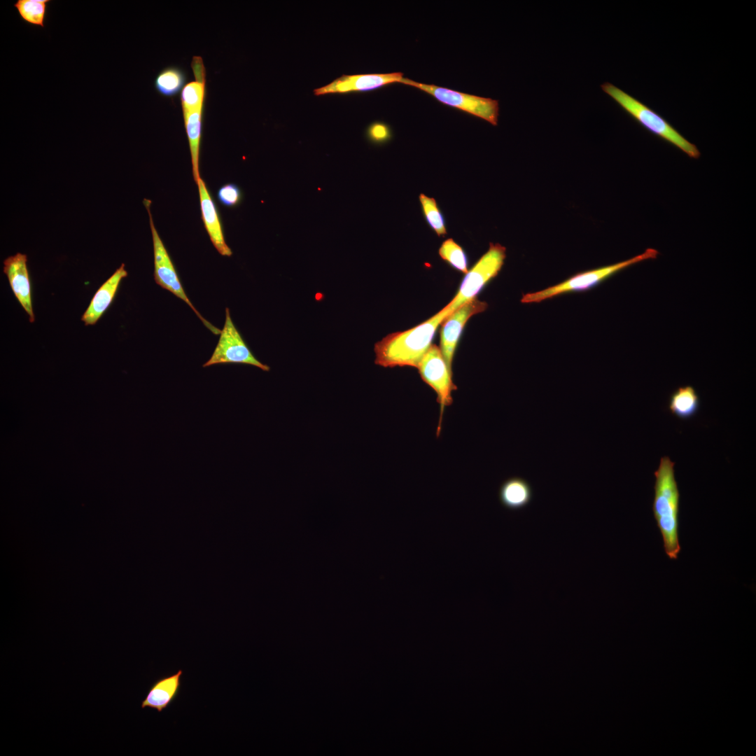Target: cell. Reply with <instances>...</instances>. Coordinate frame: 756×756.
Here are the masks:
<instances>
[{"label": "cell", "mask_w": 756, "mask_h": 756, "mask_svg": "<svg viewBox=\"0 0 756 756\" xmlns=\"http://www.w3.org/2000/svg\"><path fill=\"white\" fill-rule=\"evenodd\" d=\"M452 312L449 303L424 322L412 328L395 332L374 344V363L384 368H417L431 345L438 327Z\"/></svg>", "instance_id": "cell-1"}, {"label": "cell", "mask_w": 756, "mask_h": 756, "mask_svg": "<svg viewBox=\"0 0 756 756\" xmlns=\"http://www.w3.org/2000/svg\"><path fill=\"white\" fill-rule=\"evenodd\" d=\"M674 463L668 456L662 457L654 472V497L652 510L662 536L667 556L678 559L680 551L678 537L680 492L675 478Z\"/></svg>", "instance_id": "cell-2"}, {"label": "cell", "mask_w": 756, "mask_h": 756, "mask_svg": "<svg viewBox=\"0 0 756 756\" xmlns=\"http://www.w3.org/2000/svg\"><path fill=\"white\" fill-rule=\"evenodd\" d=\"M601 88L647 130L677 147L690 158L698 159L700 157L697 147L652 109L610 83L606 82Z\"/></svg>", "instance_id": "cell-3"}, {"label": "cell", "mask_w": 756, "mask_h": 756, "mask_svg": "<svg viewBox=\"0 0 756 756\" xmlns=\"http://www.w3.org/2000/svg\"><path fill=\"white\" fill-rule=\"evenodd\" d=\"M658 255L659 252L656 249L647 248L643 253L626 260L579 273L544 290L524 294L521 302L522 303L540 302L561 294L589 290L615 273L640 262L654 259Z\"/></svg>", "instance_id": "cell-4"}, {"label": "cell", "mask_w": 756, "mask_h": 756, "mask_svg": "<svg viewBox=\"0 0 756 756\" xmlns=\"http://www.w3.org/2000/svg\"><path fill=\"white\" fill-rule=\"evenodd\" d=\"M506 257V248L500 244L490 243L488 251L465 274L456 295L449 302L452 311L477 298L483 288L501 270Z\"/></svg>", "instance_id": "cell-5"}, {"label": "cell", "mask_w": 756, "mask_h": 756, "mask_svg": "<svg viewBox=\"0 0 756 756\" xmlns=\"http://www.w3.org/2000/svg\"><path fill=\"white\" fill-rule=\"evenodd\" d=\"M143 203L148 214L152 234L154 255V279L155 283L184 301L194 311L208 330L214 335H219L221 330L206 321L189 300L182 286L172 259L155 228L150 211L151 201L145 198Z\"/></svg>", "instance_id": "cell-6"}, {"label": "cell", "mask_w": 756, "mask_h": 756, "mask_svg": "<svg viewBox=\"0 0 756 756\" xmlns=\"http://www.w3.org/2000/svg\"><path fill=\"white\" fill-rule=\"evenodd\" d=\"M400 83L411 85L433 96L442 104L457 108L497 125L499 104L496 99L463 93L435 85L424 84L403 78Z\"/></svg>", "instance_id": "cell-7"}, {"label": "cell", "mask_w": 756, "mask_h": 756, "mask_svg": "<svg viewBox=\"0 0 756 756\" xmlns=\"http://www.w3.org/2000/svg\"><path fill=\"white\" fill-rule=\"evenodd\" d=\"M416 368L422 380L431 387L437 395V401L440 405V418L437 428V436H439L444 408L452 404V392L457 388L452 379L453 373L448 368L440 347L435 344L430 345Z\"/></svg>", "instance_id": "cell-8"}, {"label": "cell", "mask_w": 756, "mask_h": 756, "mask_svg": "<svg viewBox=\"0 0 756 756\" xmlns=\"http://www.w3.org/2000/svg\"><path fill=\"white\" fill-rule=\"evenodd\" d=\"M236 363L253 365L268 372L270 368L259 361L252 354L234 325L230 309H225V320L220 337L211 358L203 365Z\"/></svg>", "instance_id": "cell-9"}, {"label": "cell", "mask_w": 756, "mask_h": 756, "mask_svg": "<svg viewBox=\"0 0 756 756\" xmlns=\"http://www.w3.org/2000/svg\"><path fill=\"white\" fill-rule=\"evenodd\" d=\"M487 307L486 302L475 298L455 309L441 322L440 349L451 372L456 345L465 323L472 316L484 312Z\"/></svg>", "instance_id": "cell-10"}, {"label": "cell", "mask_w": 756, "mask_h": 756, "mask_svg": "<svg viewBox=\"0 0 756 756\" xmlns=\"http://www.w3.org/2000/svg\"><path fill=\"white\" fill-rule=\"evenodd\" d=\"M402 76L401 72L342 75L328 85L314 90V94L318 96L330 93L370 90L390 83H400Z\"/></svg>", "instance_id": "cell-11"}, {"label": "cell", "mask_w": 756, "mask_h": 756, "mask_svg": "<svg viewBox=\"0 0 756 756\" xmlns=\"http://www.w3.org/2000/svg\"><path fill=\"white\" fill-rule=\"evenodd\" d=\"M27 262L26 254L17 253L4 260L3 271L8 278L14 295L28 314L29 322L33 323L35 317Z\"/></svg>", "instance_id": "cell-12"}, {"label": "cell", "mask_w": 756, "mask_h": 756, "mask_svg": "<svg viewBox=\"0 0 756 756\" xmlns=\"http://www.w3.org/2000/svg\"><path fill=\"white\" fill-rule=\"evenodd\" d=\"M196 184L198 186L202 218L210 240L220 255L231 256L232 252L225 241L218 212L206 183L200 177Z\"/></svg>", "instance_id": "cell-13"}, {"label": "cell", "mask_w": 756, "mask_h": 756, "mask_svg": "<svg viewBox=\"0 0 756 756\" xmlns=\"http://www.w3.org/2000/svg\"><path fill=\"white\" fill-rule=\"evenodd\" d=\"M127 276V272L122 263L99 288L81 316V321L85 326L97 323L113 302L120 281Z\"/></svg>", "instance_id": "cell-14"}, {"label": "cell", "mask_w": 756, "mask_h": 756, "mask_svg": "<svg viewBox=\"0 0 756 756\" xmlns=\"http://www.w3.org/2000/svg\"><path fill=\"white\" fill-rule=\"evenodd\" d=\"M181 108L190 151L193 178L197 183L200 178L199 163L205 103L191 106L182 105Z\"/></svg>", "instance_id": "cell-15"}, {"label": "cell", "mask_w": 756, "mask_h": 756, "mask_svg": "<svg viewBox=\"0 0 756 756\" xmlns=\"http://www.w3.org/2000/svg\"><path fill=\"white\" fill-rule=\"evenodd\" d=\"M183 671L156 680L150 686L146 698L142 701V708H150L158 713L168 708L179 694Z\"/></svg>", "instance_id": "cell-16"}, {"label": "cell", "mask_w": 756, "mask_h": 756, "mask_svg": "<svg viewBox=\"0 0 756 756\" xmlns=\"http://www.w3.org/2000/svg\"><path fill=\"white\" fill-rule=\"evenodd\" d=\"M533 496L531 484L524 478L512 477L500 486L498 499L500 504L510 510H519L527 507Z\"/></svg>", "instance_id": "cell-17"}, {"label": "cell", "mask_w": 756, "mask_h": 756, "mask_svg": "<svg viewBox=\"0 0 756 756\" xmlns=\"http://www.w3.org/2000/svg\"><path fill=\"white\" fill-rule=\"evenodd\" d=\"M700 400L692 386L678 387L669 398L668 409L672 414L681 419H688L698 412Z\"/></svg>", "instance_id": "cell-18"}, {"label": "cell", "mask_w": 756, "mask_h": 756, "mask_svg": "<svg viewBox=\"0 0 756 756\" xmlns=\"http://www.w3.org/2000/svg\"><path fill=\"white\" fill-rule=\"evenodd\" d=\"M186 71L178 66L170 65L162 69L155 76L154 87L164 97H173L186 85Z\"/></svg>", "instance_id": "cell-19"}, {"label": "cell", "mask_w": 756, "mask_h": 756, "mask_svg": "<svg viewBox=\"0 0 756 756\" xmlns=\"http://www.w3.org/2000/svg\"><path fill=\"white\" fill-rule=\"evenodd\" d=\"M50 2V0H17L13 6L24 23L43 28Z\"/></svg>", "instance_id": "cell-20"}, {"label": "cell", "mask_w": 756, "mask_h": 756, "mask_svg": "<svg viewBox=\"0 0 756 756\" xmlns=\"http://www.w3.org/2000/svg\"><path fill=\"white\" fill-rule=\"evenodd\" d=\"M419 198L424 218L430 227L438 237L446 235L445 220L436 200L423 193L419 195Z\"/></svg>", "instance_id": "cell-21"}, {"label": "cell", "mask_w": 756, "mask_h": 756, "mask_svg": "<svg viewBox=\"0 0 756 756\" xmlns=\"http://www.w3.org/2000/svg\"><path fill=\"white\" fill-rule=\"evenodd\" d=\"M438 253L440 258L453 268L464 274L468 272L467 255L463 248L453 239L444 241Z\"/></svg>", "instance_id": "cell-22"}, {"label": "cell", "mask_w": 756, "mask_h": 756, "mask_svg": "<svg viewBox=\"0 0 756 756\" xmlns=\"http://www.w3.org/2000/svg\"><path fill=\"white\" fill-rule=\"evenodd\" d=\"M218 200L220 204L227 207L237 206L241 201V193L239 188L234 183H227L218 190Z\"/></svg>", "instance_id": "cell-23"}, {"label": "cell", "mask_w": 756, "mask_h": 756, "mask_svg": "<svg viewBox=\"0 0 756 756\" xmlns=\"http://www.w3.org/2000/svg\"><path fill=\"white\" fill-rule=\"evenodd\" d=\"M369 136L375 141H384L389 137L388 128L384 124L375 123L369 128Z\"/></svg>", "instance_id": "cell-24"}]
</instances>
